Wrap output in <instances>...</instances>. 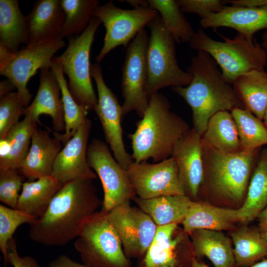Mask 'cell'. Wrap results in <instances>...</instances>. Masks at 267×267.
Segmentation results:
<instances>
[{
	"mask_svg": "<svg viewBox=\"0 0 267 267\" xmlns=\"http://www.w3.org/2000/svg\"><path fill=\"white\" fill-rule=\"evenodd\" d=\"M28 43L26 16L17 0H0V45L15 53Z\"/></svg>",
	"mask_w": 267,
	"mask_h": 267,
	"instance_id": "f1b7e54d",
	"label": "cell"
},
{
	"mask_svg": "<svg viewBox=\"0 0 267 267\" xmlns=\"http://www.w3.org/2000/svg\"><path fill=\"white\" fill-rule=\"evenodd\" d=\"M188 267H209L206 264L202 262L198 261L197 259L194 257L191 264Z\"/></svg>",
	"mask_w": 267,
	"mask_h": 267,
	"instance_id": "c3c4849f",
	"label": "cell"
},
{
	"mask_svg": "<svg viewBox=\"0 0 267 267\" xmlns=\"http://www.w3.org/2000/svg\"><path fill=\"white\" fill-rule=\"evenodd\" d=\"M187 71L192 77L190 84L172 88L191 108L193 128L202 136L216 113L245 109L232 85L225 82L217 63L206 52L197 51Z\"/></svg>",
	"mask_w": 267,
	"mask_h": 267,
	"instance_id": "7a4b0ae2",
	"label": "cell"
},
{
	"mask_svg": "<svg viewBox=\"0 0 267 267\" xmlns=\"http://www.w3.org/2000/svg\"><path fill=\"white\" fill-rule=\"evenodd\" d=\"M202 144L204 175L199 193L204 191L212 198L229 203L244 201L262 148L225 153L202 138Z\"/></svg>",
	"mask_w": 267,
	"mask_h": 267,
	"instance_id": "277c9868",
	"label": "cell"
},
{
	"mask_svg": "<svg viewBox=\"0 0 267 267\" xmlns=\"http://www.w3.org/2000/svg\"><path fill=\"white\" fill-rule=\"evenodd\" d=\"M37 123V121L25 116L9 131L5 137L10 143V151L6 157L0 159V171L20 168L29 151Z\"/></svg>",
	"mask_w": 267,
	"mask_h": 267,
	"instance_id": "d6a6232c",
	"label": "cell"
},
{
	"mask_svg": "<svg viewBox=\"0 0 267 267\" xmlns=\"http://www.w3.org/2000/svg\"><path fill=\"white\" fill-rule=\"evenodd\" d=\"M36 219L18 209L0 205V250L7 265V247L9 240L21 225L33 223Z\"/></svg>",
	"mask_w": 267,
	"mask_h": 267,
	"instance_id": "8d00e7d4",
	"label": "cell"
},
{
	"mask_svg": "<svg viewBox=\"0 0 267 267\" xmlns=\"http://www.w3.org/2000/svg\"><path fill=\"white\" fill-rule=\"evenodd\" d=\"M148 7L157 11L176 43H189L195 31L176 0H147Z\"/></svg>",
	"mask_w": 267,
	"mask_h": 267,
	"instance_id": "836d02e7",
	"label": "cell"
},
{
	"mask_svg": "<svg viewBox=\"0 0 267 267\" xmlns=\"http://www.w3.org/2000/svg\"><path fill=\"white\" fill-rule=\"evenodd\" d=\"M93 180L79 178L64 184L44 214L30 224V238L46 246H63L77 238L101 204Z\"/></svg>",
	"mask_w": 267,
	"mask_h": 267,
	"instance_id": "6da1fadb",
	"label": "cell"
},
{
	"mask_svg": "<svg viewBox=\"0 0 267 267\" xmlns=\"http://www.w3.org/2000/svg\"><path fill=\"white\" fill-rule=\"evenodd\" d=\"M16 89L13 84L7 79L2 81L0 83V98H3L10 93L13 92L12 90Z\"/></svg>",
	"mask_w": 267,
	"mask_h": 267,
	"instance_id": "ee69618b",
	"label": "cell"
},
{
	"mask_svg": "<svg viewBox=\"0 0 267 267\" xmlns=\"http://www.w3.org/2000/svg\"><path fill=\"white\" fill-rule=\"evenodd\" d=\"M258 228L261 233L267 231V206L260 213L257 217Z\"/></svg>",
	"mask_w": 267,
	"mask_h": 267,
	"instance_id": "f6af8a7d",
	"label": "cell"
},
{
	"mask_svg": "<svg viewBox=\"0 0 267 267\" xmlns=\"http://www.w3.org/2000/svg\"><path fill=\"white\" fill-rule=\"evenodd\" d=\"M127 171L136 196L141 199L185 195L178 166L172 156L156 163L133 161Z\"/></svg>",
	"mask_w": 267,
	"mask_h": 267,
	"instance_id": "5bb4252c",
	"label": "cell"
},
{
	"mask_svg": "<svg viewBox=\"0 0 267 267\" xmlns=\"http://www.w3.org/2000/svg\"><path fill=\"white\" fill-rule=\"evenodd\" d=\"M190 129L183 119L171 111L170 103L163 94H152L135 131L128 136L133 161L151 159L159 162L171 157L176 144Z\"/></svg>",
	"mask_w": 267,
	"mask_h": 267,
	"instance_id": "3957f363",
	"label": "cell"
},
{
	"mask_svg": "<svg viewBox=\"0 0 267 267\" xmlns=\"http://www.w3.org/2000/svg\"><path fill=\"white\" fill-rule=\"evenodd\" d=\"M240 222L238 210L217 207L209 203L194 201L183 221V230L186 234L200 229L221 231L233 229Z\"/></svg>",
	"mask_w": 267,
	"mask_h": 267,
	"instance_id": "603a6c76",
	"label": "cell"
},
{
	"mask_svg": "<svg viewBox=\"0 0 267 267\" xmlns=\"http://www.w3.org/2000/svg\"><path fill=\"white\" fill-rule=\"evenodd\" d=\"M88 161L101 182L104 198L102 210L108 212L136 196L124 169L102 140L94 139L89 144Z\"/></svg>",
	"mask_w": 267,
	"mask_h": 267,
	"instance_id": "7c38bea8",
	"label": "cell"
},
{
	"mask_svg": "<svg viewBox=\"0 0 267 267\" xmlns=\"http://www.w3.org/2000/svg\"><path fill=\"white\" fill-rule=\"evenodd\" d=\"M148 39L149 36L144 29L138 33L127 47L121 82L124 99L122 105L123 117L134 111L141 118L148 106L149 97L146 90Z\"/></svg>",
	"mask_w": 267,
	"mask_h": 267,
	"instance_id": "30bf717a",
	"label": "cell"
},
{
	"mask_svg": "<svg viewBox=\"0 0 267 267\" xmlns=\"http://www.w3.org/2000/svg\"><path fill=\"white\" fill-rule=\"evenodd\" d=\"M51 69L61 88L65 126L64 133L53 132V135L57 137L64 146L88 118L89 111L77 103L73 98L61 66L52 62Z\"/></svg>",
	"mask_w": 267,
	"mask_h": 267,
	"instance_id": "1f68e13d",
	"label": "cell"
},
{
	"mask_svg": "<svg viewBox=\"0 0 267 267\" xmlns=\"http://www.w3.org/2000/svg\"><path fill=\"white\" fill-rule=\"evenodd\" d=\"M149 7L125 9L116 6L110 0L98 5L92 16L98 18L105 29L103 46L95 57L100 62L111 50L123 45L126 47L141 30L158 15Z\"/></svg>",
	"mask_w": 267,
	"mask_h": 267,
	"instance_id": "9c48e42d",
	"label": "cell"
},
{
	"mask_svg": "<svg viewBox=\"0 0 267 267\" xmlns=\"http://www.w3.org/2000/svg\"><path fill=\"white\" fill-rule=\"evenodd\" d=\"M184 13L198 15L201 19L220 12L224 6L220 0H176Z\"/></svg>",
	"mask_w": 267,
	"mask_h": 267,
	"instance_id": "ab89813d",
	"label": "cell"
},
{
	"mask_svg": "<svg viewBox=\"0 0 267 267\" xmlns=\"http://www.w3.org/2000/svg\"><path fill=\"white\" fill-rule=\"evenodd\" d=\"M63 184L53 177L25 181L20 194L17 209L36 220L42 217Z\"/></svg>",
	"mask_w": 267,
	"mask_h": 267,
	"instance_id": "83f0119b",
	"label": "cell"
},
{
	"mask_svg": "<svg viewBox=\"0 0 267 267\" xmlns=\"http://www.w3.org/2000/svg\"><path fill=\"white\" fill-rule=\"evenodd\" d=\"M124 1L129 3L134 7V8L148 7L147 0H124Z\"/></svg>",
	"mask_w": 267,
	"mask_h": 267,
	"instance_id": "7dc6e473",
	"label": "cell"
},
{
	"mask_svg": "<svg viewBox=\"0 0 267 267\" xmlns=\"http://www.w3.org/2000/svg\"><path fill=\"white\" fill-rule=\"evenodd\" d=\"M8 263L13 267H41L38 261L34 258L26 256L19 255L15 239L13 237L9 240L7 247Z\"/></svg>",
	"mask_w": 267,
	"mask_h": 267,
	"instance_id": "60d3db41",
	"label": "cell"
},
{
	"mask_svg": "<svg viewBox=\"0 0 267 267\" xmlns=\"http://www.w3.org/2000/svg\"><path fill=\"white\" fill-rule=\"evenodd\" d=\"M133 200L157 226L182 223L194 202L186 195L162 196L147 199L135 196Z\"/></svg>",
	"mask_w": 267,
	"mask_h": 267,
	"instance_id": "d4e9b609",
	"label": "cell"
},
{
	"mask_svg": "<svg viewBox=\"0 0 267 267\" xmlns=\"http://www.w3.org/2000/svg\"><path fill=\"white\" fill-rule=\"evenodd\" d=\"M25 178L19 169L0 171V201L11 208L17 209L19 192Z\"/></svg>",
	"mask_w": 267,
	"mask_h": 267,
	"instance_id": "f35d334b",
	"label": "cell"
},
{
	"mask_svg": "<svg viewBox=\"0 0 267 267\" xmlns=\"http://www.w3.org/2000/svg\"><path fill=\"white\" fill-rule=\"evenodd\" d=\"M63 147L57 137L37 128L32 136L28 154L19 169L20 172L28 181L51 176L54 162Z\"/></svg>",
	"mask_w": 267,
	"mask_h": 267,
	"instance_id": "7402d4cb",
	"label": "cell"
},
{
	"mask_svg": "<svg viewBox=\"0 0 267 267\" xmlns=\"http://www.w3.org/2000/svg\"><path fill=\"white\" fill-rule=\"evenodd\" d=\"M189 234L196 259L206 257L215 267H236L230 240L222 232L200 229Z\"/></svg>",
	"mask_w": 267,
	"mask_h": 267,
	"instance_id": "cb8c5ba5",
	"label": "cell"
},
{
	"mask_svg": "<svg viewBox=\"0 0 267 267\" xmlns=\"http://www.w3.org/2000/svg\"><path fill=\"white\" fill-rule=\"evenodd\" d=\"M231 85L244 108L263 121L267 107V72L265 69L243 74Z\"/></svg>",
	"mask_w": 267,
	"mask_h": 267,
	"instance_id": "4316f807",
	"label": "cell"
},
{
	"mask_svg": "<svg viewBox=\"0 0 267 267\" xmlns=\"http://www.w3.org/2000/svg\"><path fill=\"white\" fill-rule=\"evenodd\" d=\"M148 26L150 31L147 49L146 90L149 97L164 88L188 85L192 77L179 67L176 56V43L159 14Z\"/></svg>",
	"mask_w": 267,
	"mask_h": 267,
	"instance_id": "52a82bcc",
	"label": "cell"
},
{
	"mask_svg": "<svg viewBox=\"0 0 267 267\" xmlns=\"http://www.w3.org/2000/svg\"><path fill=\"white\" fill-rule=\"evenodd\" d=\"M10 148L9 141L6 137L0 139V159L4 158L8 155Z\"/></svg>",
	"mask_w": 267,
	"mask_h": 267,
	"instance_id": "bcb514c9",
	"label": "cell"
},
{
	"mask_svg": "<svg viewBox=\"0 0 267 267\" xmlns=\"http://www.w3.org/2000/svg\"><path fill=\"white\" fill-rule=\"evenodd\" d=\"M74 246L87 267H131L107 212L97 211L85 222Z\"/></svg>",
	"mask_w": 267,
	"mask_h": 267,
	"instance_id": "ba28073f",
	"label": "cell"
},
{
	"mask_svg": "<svg viewBox=\"0 0 267 267\" xmlns=\"http://www.w3.org/2000/svg\"><path fill=\"white\" fill-rule=\"evenodd\" d=\"M251 267H267V257L255 263Z\"/></svg>",
	"mask_w": 267,
	"mask_h": 267,
	"instance_id": "681fc988",
	"label": "cell"
},
{
	"mask_svg": "<svg viewBox=\"0 0 267 267\" xmlns=\"http://www.w3.org/2000/svg\"><path fill=\"white\" fill-rule=\"evenodd\" d=\"M101 23L98 18L93 17L81 35L67 39L65 50L52 60L68 77V86L73 98L89 111L94 110L97 103V95L91 82L89 59L94 36Z\"/></svg>",
	"mask_w": 267,
	"mask_h": 267,
	"instance_id": "8992f818",
	"label": "cell"
},
{
	"mask_svg": "<svg viewBox=\"0 0 267 267\" xmlns=\"http://www.w3.org/2000/svg\"><path fill=\"white\" fill-rule=\"evenodd\" d=\"M90 72L97 91V103L94 110L104 132L105 138L120 165L127 170L133 160L127 151L123 138L122 106L115 94L106 84L98 63L91 64Z\"/></svg>",
	"mask_w": 267,
	"mask_h": 267,
	"instance_id": "9a60e30c",
	"label": "cell"
},
{
	"mask_svg": "<svg viewBox=\"0 0 267 267\" xmlns=\"http://www.w3.org/2000/svg\"><path fill=\"white\" fill-rule=\"evenodd\" d=\"M91 127V122L88 118L56 158L52 176L63 184L79 178L94 180L97 178L89 166L87 157Z\"/></svg>",
	"mask_w": 267,
	"mask_h": 267,
	"instance_id": "2e32d148",
	"label": "cell"
},
{
	"mask_svg": "<svg viewBox=\"0 0 267 267\" xmlns=\"http://www.w3.org/2000/svg\"><path fill=\"white\" fill-rule=\"evenodd\" d=\"M230 236L236 267H251L267 257V247L258 227L244 224L232 229Z\"/></svg>",
	"mask_w": 267,
	"mask_h": 267,
	"instance_id": "f546056e",
	"label": "cell"
},
{
	"mask_svg": "<svg viewBox=\"0 0 267 267\" xmlns=\"http://www.w3.org/2000/svg\"><path fill=\"white\" fill-rule=\"evenodd\" d=\"M25 108L17 92L0 99V139L5 138L11 129L19 122Z\"/></svg>",
	"mask_w": 267,
	"mask_h": 267,
	"instance_id": "74e56055",
	"label": "cell"
},
{
	"mask_svg": "<svg viewBox=\"0 0 267 267\" xmlns=\"http://www.w3.org/2000/svg\"><path fill=\"white\" fill-rule=\"evenodd\" d=\"M263 121L267 128V107L266 108V111L265 112L264 116L263 119Z\"/></svg>",
	"mask_w": 267,
	"mask_h": 267,
	"instance_id": "f5cc1de1",
	"label": "cell"
},
{
	"mask_svg": "<svg viewBox=\"0 0 267 267\" xmlns=\"http://www.w3.org/2000/svg\"><path fill=\"white\" fill-rule=\"evenodd\" d=\"M267 206V148L261 149L252 174L243 204L238 210L240 222L247 225Z\"/></svg>",
	"mask_w": 267,
	"mask_h": 267,
	"instance_id": "484cf974",
	"label": "cell"
},
{
	"mask_svg": "<svg viewBox=\"0 0 267 267\" xmlns=\"http://www.w3.org/2000/svg\"><path fill=\"white\" fill-rule=\"evenodd\" d=\"M65 14L60 0H38L26 16L27 44L47 42L61 36Z\"/></svg>",
	"mask_w": 267,
	"mask_h": 267,
	"instance_id": "44dd1931",
	"label": "cell"
},
{
	"mask_svg": "<svg viewBox=\"0 0 267 267\" xmlns=\"http://www.w3.org/2000/svg\"><path fill=\"white\" fill-rule=\"evenodd\" d=\"M48 267H87L66 255H61L50 262Z\"/></svg>",
	"mask_w": 267,
	"mask_h": 267,
	"instance_id": "b9f144b4",
	"label": "cell"
},
{
	"mask_svg": "<svg viewBox=\"0 0 267 267\" xmlns=\"http://www.w3.org/2000/svg\"><path fill=\"white\" fill-rule=\"evenodd\" d=\"M45 114L52 119L54 132L65 131L63 105L59 84L51 68L40 70V85L32 103L24 115L40 123L39 117Z\"/></svg>",
	"mask_w": 267,
	"mask_h": 267,
	"instance_id": "ffe728a7",
	"label": "cell"
},
{
	"mask_svg": "<svg viewBox=\"0 0 267 267\" xmlns=\"http://www.w3.org/2000/svg\"><path fill=\"white\" fill-rule=\"evenodd\" d=\"M63 38L61 36L47 42L26 45L0 64V74L15 86L26 108L32 98L28 82L38 70L51 68L54 55L66 46Z\"/></svg>",
	"mask_w": 267,
	"mask_h": 267,
	"instance_id": "8fae6325",
	"label": "cell"
},
{
	"mask_svg": "<svg viewBox=\"0 0 267 267\" xmlns=\"http://www.w3.org/2000/svg\"><path fill=\"white\" fill-rule=\"evenodd\" d=\"M230 112L236 125L241 150L251 151L267 144V128L262 120L244 108H235Z\"/></svg>",
	"mask_w": 267,
	"mask_h": 267,
	"instance_id": "e575fe53",
	"label": "cell"
},
{
	"mask_svg": "<svg viewBox=\"0 0 267 267\" xmlns=\"http://www.w3.org/2000/svg\"><path fill=\"white\" fill-rule=\"evenodd\" d=\"M216 41L199 29L190 42V47L208 53L219 66L225 82L232 85L239 76L254 70H264L267 65V52L261 44L249 42L237 35L234 38L220 35Z\"/></svg>",
	"mask_w": 267,
	"mask_h": 267,
	"instance_id": "5b68a950",
	"label": "cell"
},
{
	"mask_svg": "<svg viewBox=\"0 0 267 267\" xmlns=\"http://www.w3.org/2000/svg\"><path fill=\"white\" fill-rule=\"evenodd\" d=\"M230 5L248 7H267V0H229L225 1Z\"/></svg>",
	"mask_w": 267,
	"mask_h": 267,
	"instance_id": "7bdbcfd3",
	"label": "cell"
},
{
	"mask_svg": "<svg viewBox=\"0 0 267 267\" xmlns=\"http://www.w3.org/2000/svg\"><path fill=\"white\" fill-rule=\"evenodd\" d=\"M202 28L227 27L249 42H253L255 33L267 29V7H248L224 5L220 12L200 19Z\"/></svg>",
	"mask_w": 267,
	"mask_h": 267,
	"instance_id": "d6986e66",
	"label": "cell"
},
{
	"mask_svg": "<svg viewBox=\"0 0 267 267\" xmlns=\"http://www.w3.org/2000/svg\"><path fill=\"white\" fill-rule=\"evenodd\" d=\"M108 221L121 240L129 259H142L155 235L157 225L139 207L125 202L107 212Z\"/></svg>",
	"mask_w": 267,
	"mask_h": 267,
	"instance_id": "4fadbf2b",
	"label": "cell"
},
{
	"mask_svg": "<svg viewBox=\"0 0 267 267\" xmlns=\"http://www.w3.org/2000/svg\"><path fill=\"white\" fill-rule=\"evenodd\" d=\"M172 157L178 166L185 195L196 199L204 175L202 135L190 128L176 144Z\"/></svg>",
	"mask_w": 267,
	"mask_h": 267,
	"instance_id": "e0dca14e",
	"label": "cell"
},
{
	"mask_svg": "<svg viewBox=\"0 0 267 267\" xmlns=\"http://www.w3.org/2000/svg\"><path fill=\"white\" fill-rule=\"evenodd\" d=\"M262 236L267 247V231L262 233Z\"/></svg>",
	"mask_w": 267,
	"mask_h": 267,
	"instance_id": "816d5d0a",
	"label": "cell"
},
{
	"mask_svg": "<svg viewBox=\"0 0 267 267\" xmlns=\"http://www.w3.org/2000/svg\"><path fill=\"white\" fill-rule=\"evenodd\" d=\"M202 138L222 152L234 153L241 150L236 125L228 111L219 112L210 119Z\"/></svg>",
	"mask_w": 267,
	"mask_h": 267,
	"instance_id": "4dcf8cb0",
	"label": "cell"
},
{
	"mask_svg": "<svg viewBox=\"0 0 267 267\" xmlns=\"http://www.w3.org/2000/svg\"><path fill=\"white\" fill-rule=\"evenodd\" d=\"M261 45L267 52V32L265 33L262 36Z\"/></svg>",
	"mask_w": 267,
	"mask_h": 267,
	"instance_id": "f907efd6",
	"label": "cell"
},
{
	"mask_svg": "<svg viewBox=\"0 0 267 267\" xmlns=\"http://www.w3.org/2000/svg\"><path fill=\"white\" fill-rule=\"evenodd\" d=\"M65 14L61 36L67 39L78 36L88 27L92 13L99 5L98 0H60Z\"/></svg>",
	"mask_w": 267,
	"mask_h": 267,
	"instance_id": "d590c367",
	"label": "cell"
},
{
	"mask_svg": "<svg viewBox=\"0 0 267 267\" xmlns=\"http://www.w3.org/2000/svg\"><path fill=\"white\" fill-rule=\"evenodd\" d=\"M178 224L157 226L155 235L137 267H188L195 257L180 252L185 233L175 235Z\"/></svg>",
	"mask_w": 267,
	"mask_h": 267,
	"instance_id": "ac0fdd59",
	"label": "cell"
}]
</instances>
